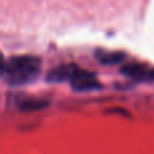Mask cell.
Returning a JSON list of instances; mask_svg holds the SVG:
<instances>
[{
  "mask_svg": "<svg viewBox=\"0 0 154 154\" xmlns=\"http://www.w3.org/2000/svg\"><path fill=\"white\" fill-rule=\"evenodd\" d=\"M141 81H154V69H149L147 68Z\"/></svg>",
  "mask_w": 154,
  "mask_h": 154,
  "instance_id": "cell-7",
  "label": "cell"
},
{
  "mask_svg": "<svg viewBox=\"0 0 154 154\" xmlns=\"http://www.w3.org/2000/svg\"><path fill=\"white\" fill-rule=\"evenodd\" d=\"M76 64H62L53 68L46 76V81L49 82H69L77 70Z\"/></svg>",
  "mask_w": 154,
  "mask_h": 154,
  "instance_id": "cell-3",
  "label": "cell"
},
{
  "mask_svg": "<svg viewBox=\"0 0 154 154\" xmlns=\"http://www.w3.org/2000/svg\"><path fill=\"white\" fill-rule=\"evenodd\" d=\"M49 100L46 99H39V97H29V99H23V100L19 101L18 107L20 111H39V109H43L49 106Z\"/></svg>",
  "mask_w": 154,
  "mask_h": 154,
  "instance_id": "cell-5",
  "label": "cell"
},
{
  "mask_svg": "<svg viewBox=\"0 0 154 154\" xmlns=\"http://www.w3.org/2000/svg\"><path fill=\"white\" fill-rule=\"evenodd\" d=\"M95 57L100 64L111 66V65L122 64L126 58V54L123 51H112V50H101V49H99V50H96Z\"/></svg>",
  "mask_w": 154,
  "mask_h": 154,
  "instance_id": "cell-4",
  "label": "cell"
},
{
  "mask_svg": "<svg viewBox=\"0 0 154 154\" xmlns=\"http://www.w3.org/2000/svg\"><path fill=\"white\" fill-rule=\"evenodd\" d=\"M4 64H5V61H4V58H3L2 51H0V76L3 75V70H4Z\"/></svg>",
  "mask_w": 154,
  "mask_h": 154,
  "instance_id": "cell-8",
  "label": "cell"
},
{
  "mask_svg": "<svg viewBox=\"0 0 154 154\" xmlns=\"http://www.w3.org/2000/svg\"><path fill=\"white\" fill-rule=\"evenodd\" d=\"M69 82L76 92H89V91H97L101 88L100 81L97 80L95 73L81 69V68H77Z\"/></svg>",
  "mask_w": 154,
  "mask_h": 154,
  "instance_id": "cell-2",
  "label": "cell"
},
{
  "mask_svg": "<svg viewBox=\"0 0 154 154\" xmlns=\"http://www.w3.org/2000/svg\"><path fill=\"white\" fill-rule=\"evenodd\" d=\"M42 70V62L37 56H15L4 64L5 81L12 87H20L35 81Z\"/></svg>",
  "mask_w": 154,
  "mask_h": 154,
  "instance_id": "cell-1",
  "label": "cell"
},
{
  "mask_svg": "<svg viewBox=\"0 0 154 154\" xmlns=\"http://www.w3.org/2000/svg\"><path fill=\"white\" fill-rule=\"evenodd\" d=\"M146 69L147 66H145L142 64H127L120 68V73H123L127 77H131V79L137 80V81H141Z\"/></svg>",
  "mask_w": 154,
  "mask_h": 154,
  "instance_id": "cell-6",
  "label": "cell"
}]
</instances>
